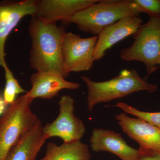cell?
Here are the masks:
<instances>
[{
    "label": "cell",
    "instance_id": "cell-8",
    "mask_svg": "<svg viewBox=\"0 0 160 160\" xmlns=\"http://www.w3.org/2000/svg\"><path fill=\"white\" fill-rule=\"evenodd\" d=\"M115 118L122 130L139 145L140 155L160 154V129L140 118L121 112Z\"/></svg>",
    "mask_w": 160,
    "mask_h": 160
},
{
    "label": "cell",
    "instance_id": "cell-18",
    "mask_svg": "<svg viewBox=\"0 0 160 160\" xmlns=\"http://www.w3.org/2000/svg\"><path fill=\"white\" fill-rule=\"evenodd\" d=\"M141 13L146 12L149 16L160 15V0H132Z\"/></svg>",
    "mask_w": 160,
    "mask_h": 160
},
{
    "label": "cell",
    "instance_id": "cell-11",
    "mask_svg": "<svg viewBox=\"0 0 160 160\" xmlns=\"http://www.w3.org/2000/svg\"><path fill=\"white\" fill-rule=\"evenodd\" d=\"M143 21L140 15L127 17L107 26L98 35L94 61L102 59L106 52L120 41L137 31Z\"/></svg>",
    "mask_w": 160,
    "mask_h": 160
},
{
    "label": "cell",
    "instance_id": "cell-6",
    "mask_svg": "<svg viewBox=\"0 0 160 160\" xmlns=\"http://www.w3.org/2000/svg\"><path fill=\"white\" fill-rule=\"evenodd\" d=\"M59 113L52 122L43 126L44 137H58L63 143L80 141L86 132L83 121L74 115V100L71 96L63 95L58 102Z\"/></svg>",
    "mask_w": 160,
    "mask_h": 160
},
{
    "label": "cell",
    "instance_id": "cell-10",
    "mask_svg": "<svg viewBox=\"0 0 160 160\" xmlns=\"http://www.w3.org/2000/svg\"><path fill=\"white\" fill-rule=\"evenodd\" d=\"M98 0H37L35 15L48 23L69 20L79 12L97 2Z\"/></svg>",
    "mask_w": 160,
    "mask_h": 160
},
{
    "label": "cell",
    "instance_id": "cell-16",
    "mask_svg": "<svg viewBox=\"0 0 160 160\" xmlns=\"http://www.w3.org/2000/svg\"><path fill=\"white\" fill-rule=\"evenodd\" d=\"M4 69L6 83L3 97L5 104L8 106L14 102L17 99L16 96L18 94L24 92H27L20 86L18 80L15 78L12 72L8 66L4 68Z\"/></svg>",
    "mask_w": 160,
    "mask_h": 160
},
{
    "label": "cell",
    "instance_id": "cell-5",
    "mask_svg": "<svg viewBox=\"0 0 160 160\" xmlns=\"http://www.w3.org/2000/svg\"><path fill=\"white\" fill-rule=\"evenodd\" d=\"M149 16L148 22L141 25L132 35V44L120 53L123 61L144 63L148 75L158 69L160 61V15Z\"/></svg>",
    "mask_w": 160,
    "mask_h": 160
},
{
    "label": "cell",
    "instance_id": "cell-2",
    "mask_svg": "<svg viewBox=\"0 0 160 160\" xmlns=\"http://www.w3.org/2000/svg\"><path fill=\"white\" fill-rule=\"evenodd\" d=\"M81 79L88 89L87 107L90 112L98 103L108 102L139 91L152 93L158 89L156 84L143 79L135 69H123L118 76L104 82H94L85 76Z\"/></svg>",
    "mask_w": 160,
    "mask_h": 160
},
{
    "label": "cell",
    "instance_id": "cell-22",
    "mask_svg": "<svg viewBox=\"0 0 160 160\" xmlns=\"http://www.w3.org/2000/svg\"><path fill=\"white\" fill-rule=\"evenodd\" d=\"M156 155H158V156L160 158V154Z\"/></svg>",
    "mask_w": 160,
    "mask_h": 160
},
{
    "label": "cell",
    "instance_id": "cell-3",
    "mask_svg": "<svg viewBox=\"0 0 160 160\" xmlns=\"http://www.w3.org/2000/svg\"><path fill=\"white\" fill-rule=\"evenodd\" d=\"M140 13L132 0H98L74 15L69 23L75 24L81 31L98 36L119 20Z\"/></svg>",
    "mask_w": 160,
    "mask_h": 160
},
{
    "label": "cell",
    "instance_id": "cell-7",
    "mask_svg": "<svg viewBox=\"0 0 160 160\" xmlns=\"http://www.w3.org/2000/svg\"><path fill=\"white\" fill-rule=\"evenodd\" d=\"M98 38H82L72 32H66L62 44V58L67 74L88 71L92 68Z\"/></svg>",
    "mask_w": 160,
    "mask_h": 160
},
{
    "label": "cell",
    "instance_id": "cell-13",
    "mask_svg": "<svg viewBox=\"0 0 160 160\" xmlns=\"http://www.w3.org/2000/svg\"><path fill=\"white\" fill-rule=\"evenodd\" d=\"M30 81L32 87L26 94L33 100L37 98L50 99L56 96L61 90H74L80 87L79 83L66 81L56 71L37 72L31 76Z\"/></svg>",
    "mask_w": 160,
    "mask_h": 160
},
{
    "label": "cell",
    "instance_id": "cell-17",
    "mask_svg": "<svg viewBox=\"0 0 160 160\" xmlns=\"http://www.w3.org/2000/svg\"><path fill=\"white\" fill-rule=\"evenodd\" d=\"M113 106L120 108L125 113H129L137 118L142 119L160 129V112H148L140 111L133 106L122 102H118Z\"/></svg>",
    "mask_w": 160,
    "mask_h": 160
},
{
    "label": "cell",
    "instance_id": "cell-15",
    "mask_svg": "<svg viewBox=\"0 0 160 160\" xmlns=\"http://www.w3.org/2000/svg\"><path fill=\"white\" fill-rule=\"evenodd\" d=\"M91 158L88 145L78 141L61 146L49 143L45 155L39 160H90Z\"/></svg>",
    "mask_w": 160,
    "mask_h": 160
},
{
    "label": "cell",
    "instance_id": "cell-12",
    "mask_svg": "<svg viewBox=\"0 0 160 160\" xmlns=\"http://www.w3.org/2000/svg\"><path fill=\"white\" fill-rule=\"evenodd\" d=\"M90 147L95 152H108L122 160H138V149L129 146L122 135L108 129L95 128L90 138Z\"/></svg>",
    "mask_w": 160,
    "mask_h": 160
},
{
    "label": "cell",
    "instance_id": "cell-19",
    "mask_svg": "<svg viewBox=\"0 0 160 160\" xmlns=\"http://www.w3.org/2000/svg\"><path fill=\"white\" fill-rule=\"evenodd\" d=\"M138 160H160V158L156 155H145L140 156Z\"/></svg>",
    "mask_w": 160,
    "mask_h": 160
},
{
    "label": "cell",
    "instance_id": "cell-14",
    "mask_svg": "<svg viewBox=\"0 0 160 160\" xmlns=\"http://www.w3.org/2000/svg\"><path fill=\"white\" fill-rule=\"evenodd\" d=\"M42 128L39 120L10 149L4 160H37L38 154L46 141Z\"/></svg>",
    "mask_w": 160,
    "mask_h": 160
},
{
    "label": "cell",
    "instance_id": "cell-1",
    "mask_svg": "<svg viewBox=\"0 0 160 160\" xmlns=\"http://www.w3.org/2000/svg\"><path fill=\"white\" fill-rule=\"evenodd\" d=\"M28 29L32 41L29 59L31 68L37 72H57L65 78L68 77L62 58L65 27L46 22L33 16Z\"/></svg>",
    "mask_w": 160,
    "mask_h": 160
},
{
    "label": "cell",
    "instance_id": "cell-4",
    "mask_svg": "<svg viewBox=\"0 0 160 160\" xmlns=\"http://www.w3.org/2000/svg\"><path fill=\"white\" fill-rule=\"evenodd\" d=\"M33 101L26 94L21 96L0 116V160L39 120L30 108Z\"/></svg>",
    "mask_w": 160,
    "mask_h": 160
},
{
    "label": "cell",
    "instance_id": "cell-9",
    "mask_svg": "<svg viewBox=\"0 0 160 160\" xmlns=\"http://www.w3.org/2000/svg\"><path fill=\"white\" fill-rule=\"evenodd\" d=\"M37 2V0H23L0 4V66L4 69L7 66L5 59L6 39L23 18L35 15Z\"/></svg>",
    "mask_w": 160,
    "mask_h": 160
},
{
    "label": "cell",
    "instance_id": "cell-21",
    "mask_svg": "<svg viewBox=\"0 0 160 160\" xmlns=\"http://www.w3.org/2000/svg\"><path fill=\"white\" fill-rule=\"evenodd\" d=\"M158 65H159V67H160V61L158 62Z\"/></svg>",
    "mask_w": 160,
    "mask_h": 160
},
{
    "label": "cell",
    "instance_id": "cell-20",
    "mask_svg": "<svg viewBox=\"0 0 160 160\" xmlns=\"http://www.w3.org/2000/svg\"><path fill=\"white\" fill-rule=\"evenodd\" d=\"M7 106L4 102L3 96H2L1 95H0V116H1L4 113L6 108H7Z\"/></svg>",
    "mask_w": 160,
    "mask_h": 160
}]
</instances>
